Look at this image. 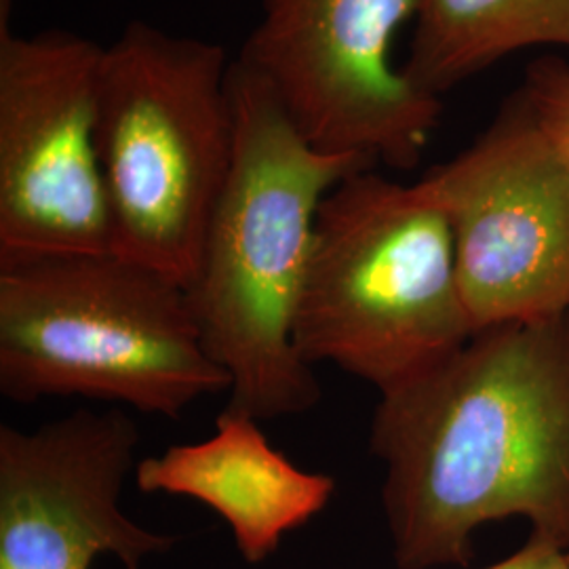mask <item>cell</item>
Segmentation results:
<instances>
[{
    "label": "cell",
    "mask_w": 569,
    "mask_h": 569,
    "mask_svg": "<svg viewBox=\"0 0 569 569\" xmlns=\"http://www.w3.org/2000/svg\"><path fill=\"white\" fill-rule=\"evenodd\" d=\"M519 91L569 163V61L559 56L531 61Z\"/></svg>",
    "instance_id": "cell-12"
},
{
    "label": "cell",
    "mask_w": 569,
    "mask_h": 569,
    "mask_svg": "<svg viewBox=\"0 0 569 569\" xmlns=\"http://www.w3.org/2000/svg\"><path fill=\"white\" fill-rule=\"evenodd\" d=\"M258 422L224 409L211 437L142 458L133 470L143 493L183 496L218 512L251 566L264 563L336 493L331 475L296 467Z\"/></svg>",
    "instance_id": "cell-10"
},
{
    "label": "cell",
    "mask_w": 569,
    "mask_h": 569,
    "mask_svg": "<svg viewBox=\"0 0 569 569\" xmlns=\"http://www.w3.org/2000/svg\"><path fill=\"white\" fill-rule=\"evenodd\" d=\"M369 446L397 568H467L475 531L509 517L569 550V310L483 327L380 395Z\"/></svg>",
    "instance_id": "cell-1"
},
{
    "label": "cell",
    "mask_w": 569,
    "mask_h": 569,
    "mask_svg": "<svg viewBox=\"0 0 569 569\" xmlns=\"http://www.w3.org/2000/svg\"><path fill=\"white\" fill-rule=\"evenodd\" d=\"M230 66L218 42L131 21L103 47L98 100L110 251L188 287L234 161Z\"/></svg>",
    "instance_id": "cell-5"
},
{
    "label": "cell",
    "mask_w": 569,
    "mask_h": 569,
    "mask_svg": "<svg viewBox=\"0 0 569 569\" xmlns=\"http://www.w3.org/2000/svg\"><path fill=\"white\" fill-rule=\"evenodd\" d=\"M11 16H13V0H0V37L13 32Z\"/></svg>",
    "instance_id": "cell-14"
},
{
    "label": "cell",
    "mask_w": 569,
    "mask_h": 569,
    "mask_svg": "<svg viewBox=\"0 0 569 569\" xmlns=\"http://www.w3.org/2000/svg\"><path fill=\"white\" fill-rule=\"evenodd\" d=\"M416 0H262L237 60L264 79L308 142L413 169L441 119V100L390 58Z\"/></svg>",
    "instance_id": "cell-7"
},
{
    "label": "cell",
    "mask_w": 569,
    "mask_h": 569,
    "mask_svg": "<svg viewBox=\"0 0 569 569\" xmlns=\"http://www.w3.org/2000/svg\"><path fill=\"white\" fill-rule=\"evenodd\" d=\"M102 58L66 30L0 37V262L110 251Z\"/></svg>",
    "instance_id": "cell-8"
},
{
    "label": "cell",
    "mask_w": 569,
    "mask_h": 569,
    "mask_svg": "<svg viewBox=\"0 0 569 569\" xmlns=\"http://www.w3.org/2000/svg\"><path fill=\"white\" fill-rule=\"evenodd\" d=\"M486 569H569L568 550L538 533H529L521 549Z\"/></svg>",
    "instance_id": "cell-13"
},
{
    "label": "cell",
    "mask_w": 569,
    "mask_h": 569,
    "mask_svg": "<svg viewBox=\"0 0 569 569\" xmlns=\"http://www.w3.org/2000/svg\"><path fill=\"white\" fill-rule=\"evenodd\" d=\"M234 161L186 287L209 357L230 376L228 411L256 420L319 406L321 385L293 345L319 204L376 163L315 148L260 74L232 60Z\"/></svg>",
    "instance_id": "cell-2"
},
{
    "label": "cell",
    "mask_w": 569,
    "mask_h": 569,
    "mask_svg": "<svg viewBox=\"0 0 569 569\" xmlns=\"http://www.w3.org/2000/svg\"><path fill=\"white\" fill-rule=\"evenodd\" d=\"M230 390L188 291L106 253L0 262V392L30 406L84 397L178 420Z\"/></svg>",
    "instance_id": "cell-3"
},
{
    "label": "cell",
    "mask_w": 569,
    "mask_h": 569,
    "mask_svg": "<svg viewBox=\"0 0 569 569\" xmlns=\"http://www.w3.org/2000/svg\"><path fill=\"white\" fill-rule=\"evenodd\" d=\"M140 430L121 409H79L37 430L0 427V569H143L178 538L121 509Z\"/></svg>",
    "instance_id": "cell-9"
},
{
    "label": "cell",
    "mask_w": 569,
    "mask_h": 569,
    "mask_svg": "<svg viewBox=\"0 0 569 569\" xmlns=\"http://www.w3.org/2000/svg\"><path fill=\"white\" fill-rule=\"evenodd\" d=\"M475 333L453 232L420 183L350 173L319 204L293 345L378 388L406 387Z\"/></svg>",
    "instance_id": "cell-4"
},
{
    "label": "cell",
    "mask_w": 569,
    "mask_h": 569,
    "mask_svg": "<svg viewBox=\"0 0 569 569\" xmlns=\"http://www.w3.org/2000/svg\"><path fill=\"white\" fill-rule=\"evenodd\" d=\"M420 188L453 232L472 329L569 310V163L521 91Z\"/></svg>",
    "instance_id": "cell-6"
},
{
    "label": "cell",
    "mask_w": 569,
    "mask_h": 569,
    "mask_svg": "<svg viewBox=\"0 0 569 569\" xmlns=\"http://www.w3.org/2000/svg\"><path fill=\"white\" fill-rule=\"evenodd\" d=\"M401 70L439 98L496 61L533 47H569V0H416Z\"/></svg>",
    "instance_id": "cell-11"
},
{
    "label": "cell",
    "mask_w": 569,
    "mask_h": 569,
    "mask_svg": "<svg viewBox=\"0 0 569 569\" xmlns=\"http://www.w3.org/2000/svg\"><path fill=\"white\" fill-rule=\"evenodd\" d=\"M568 557H569V550H568Z\"/></svg>",
    "instance_id": "cell-15"
}]
</instances>
